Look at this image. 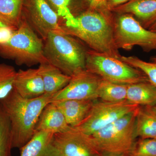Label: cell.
Here are the masks:
<instances>
[{
	"instance_id": "3",
	"label": "cell",
	"mask_w": 156,
	"mask_h": 156,
	"mask_svg": "<svg viewBox=\"0 0 156 156\" xmlns=\"http://www.w3.org/2000/svg\"><path fill=\"white\" fill-rule=\"evenodd\" d=\"M44 48L43 39L22 16L18 28L0 42V55L13 59L18 65L31 66L48 62Z\"/></svg>"
},
{
	"instance_id": "18",
	"label": "cell",
	"mask_w": 156,
	"mask_h": 156,
	"mask_svg": "<svg viewBox=\"0 0 156 156\" xmlns=\"http://www.w3.org/2000/svg\"><path fill=\"white\" fill-rule=\"evenodd\" d=\"M136 138L156 139V113L150 106H140L135 121Z\"/></svg>"
},
{
	"instance_id": "14",
	"label": "cell",
	"mask_w": 156,
	"mask_h": 156,
	"mask_svg": "<svg viewBox=\"0 0 156 156\" xmlns=\"http://www.w3.org/2000/svg\"><path fill=\"white\" fill-rule=\"evenodd\" d=\"M71 128L60 109L55 104L50 102L42 111L36 126L35 132L44 131L58 134L68 131Z\"/></svg>"
},
{
	"instance_id": "7",
	"label": "cell",
	"mask_w": 156,
	"mask_h": 156,
	"mask_svg": "<svg viewBox=\"0 0 156 156\" xmlns=\"http://www.w3.org/2000/svg\"><path fill=\"white\" fill-rule=\"evenodd\" d=\"M113 15L115 43L118 49L131 50L139 46L145 52L156 50V33L144 27L129 14Z\"/></svg>"
},
{
	"instance_id": "33",
	"label": "cell",
	"mask_w": 156,
	"mask_h": 156,
	"mask_svg": "<svg viewBox=\"0 0 156 156\" xmlns=\"http://www.w3.org/2000/svg\"><path fill=\"white\" fill-rule=\"evenodd\" d=\"M153 58H154V59H156V56H155V57H153Z\"/></svg>"
},
{
	"instance_id": "4",
	"label": "cell",
	"mask_w": 156,
	"mask_h": 156,
	"mask_svg": "<svg viewBox=\"0 0 156 156\" xmlns=\"http://www.w3.org/2000/svg\"><path fill=\"white\" fill-rule=\"evenodd\" d=\"M44 52L48 62L70 76L86 69L87 50L74 37L65 33L50 32Z\"/></svg>"
},
{
	"instance_id": "21",
	"label": "cell",
	"mask_w": 156,
	"mask_h": 156,
	"mask_svg": "<svg viewBox=\"0 0 156 156\" xmlns=\"http://www.w3.org/2000/svg\"><path fill=\"white\" fill-rule=\"evenodd\" d=\"M53 134L47 131H36L32 137L20 149V156H43Z\"/></svg>"
},
{
	"instance_id": "5",
	"label": "cell",
	"mask_w": 156,
	"mask_h": 156,
	"mask_svg": "<svg viewBox=\"0 0 156 156\" xmlns=\"http://www.w3.org/2000/svg\"><path fill=\"white\" fill-rule=\"evenodd\" d=\"M138 108L89 135L103 155L129 156L136 142L135 121Z\"/></svg>"
},
{
	"instance_id": "6",
	"label": "cell",
	"mask_w": 156,
	"mask_h": 156,
	"mask_svg": "<svg viewBox=\"0 0 156 156\" xmlns=\"http://www.w3.org/2000/svg\"><path fill=\"white\" fill-rule=\"evenodd\" d=\"M86 69L102 80L116 83L130 85L149 81L138 69L120 59L91 49L86 52Z\"/></svg>"
},
{
	"instance_id": "22",
	"label": "cell",
	"mask_w": 156,
	"mask_h": 156,
	"mask_svg": "<svg viewBox=\"0 0 156 156\" xmlns=\"http://www.w3.org/2000/svg\"><path fill=\"white\" fill-rule=\"evenodd\" d=\"M12 148L11 122L0 102V156H11Z\"/></svg>"
},
{
	"instance_id": "1",
	"label": "cell",
	"mask_w": 156,
	"mask_h": 156,
	"mask_svg": "<svg viewBox=\"0 0 156 156\" xmlns=\"http://www.w3.org/2000/svg\"><path fill=\"white\" fill-rule=\"evenodd\" d=\"M106 8L89 9L76 17L74 27H62L65 33L78 38L99 53L120 59L115 43L113 15Z\"/></svg>"
},
{
	"instance_id": "27",
	"label": "cell",
	"mask_w": 156,
	"mask_h": 156,
	"mask_svg": "<svg viewBox=\"0 0 156 156\" xmlns=\"http://www.w3.org/2000/svg\"><path fill=\"white\" fill-rule=\"evenodd\" d=\"M89 7V9H104L106 8V2L104 0H85Z\"/></svg>"
},
{
	"instance_id": "19",
	"label": "cell",
	"mask_w": 156,
	"mask_h": 156,
	"mask_svg": "<svg viewBox=\"0 0 156 156\" xmlns=\"http://www.w3.org/2000/svg\"><path fill=\"white\" fill-rule=\"evenodd\" d=\"M24 0H0V20L15 30L21 22Z\"/></svg>"
},
{
	"instance_id": "10",
	"label": "cell",
	"mask_w": 156,
	"mask_h": 156,
	"mask_svg": "<svg viewBox=\"0 0 156 156\" xmlns=\"http://www.w3.org/2000/svg\"><path fill=\"white\" fill-rule=\"evenodd\" d=\"M22 16L44 41L50 32L64 33L60 17L47 0H24Z\"/></svg>"
},
{
	"instance_id": "28",
	"label": "cell",
	"mask_w": 156,
	"mask_h": 156,
	"mask_svg": "<svg viewBox=\"0 0 156 156\" xmlns=\"http://www.w3.org/2000/svg\"><path fill=\"white\" fill-rule=\"evenodd\" d=\"M130 1L131 0H107L106 2L107 9L110 11L111 9L123 5Z\"/></svg>"
},
{
	"instance_id": "9",
	"label": "cell",
	"mask_w": 156,
	"mask_h": 156,
	"mask_svg": "<svg viewBox=\"0 0 156 156\" xmlns=\"http://www.w3.org/2000/svg\"><path fill=\"white\" fill-rule=\"evenodd\" d=\"M43 156H103L89 135L71 128L53 134Z\"/></svg>"
},
{
	"instance_id": "30",
	"label": "cell",
	"mask_w": 156,
	"mask_h": 156,
	"mask_svg": "<svg viewBox=\"0 0 156 156\" xmlns=\"http://www.w3.org/2000/svg\"><path fill=\"white\" fill-rule=\"evenodd\" d=\"M148 30L156 33V20L150 27Z\"/></svg>"
},
{
	"instance_id": "17",
	"label": "cell",
	"mask_w": 156,
	"mask_h": 156,
	"mask_svg": "<svg viewBox=\"0 0 156 156\" xmlns=\"http://www.w3.org/2000/svg\"><path fill=\"white\" fill-rule=\"evenodd\" d=\"M126 101L139 106H153L156 104V87L149 81L128 85Z\"/></svg>"
},
{
	"instance_id": "13",
	"label": "cell",
	"mask_w": 156,
	"mask_h": 156,
	"mask_svg": "<svg viewBox=\"0 0 156 156\" xmlns=\"http://www.w3.org/2000/svg\"><path fill=\"white\" fill-rule=\"evenodd\" d=\"M110 11L116 14H131L148 29L156 20V0H131Z\"/></svg>"
},
{
	"instance_id": "31",
	"label": "cell",
	"mask_w": 156,
	"mask_h": 156,
	"mask_svg": "<svg viewBox=\"0 0 156 156\" xmlns=\"http://www.w3.org/2000/svg\"><path fill=\"white\" fill-rule=\"evenodd\" d=\"M151 107V108L154 111V112H155L156 113V104L154 106Z\"/></svg>"
},
{
	"instance_id": "23",
	"label": "cell",
	"mask_w": 156,
	"mask_h": 156,
	"mask_svg": "<svg viewBox=\"0 0 156 156\" xmlns=\"http://www.w3.org/2000/svg\"><path fill=\"white\" fill-rule=\"evenodd\" d=\"M120 59L141 71L147 76L151 83L156 87V59L152 58L151 62H147L136 56H122Z\"/></svg>"
},
{
	"instance_id": "15",
	"label": "cell",
	"mask_w": 156,
	"mask_h": 156,
	"mask_svg": "<svg viewBox=\"0 0 156 156\" xmlns=\"http://www.w3.org/2000/svg\"><path fill=\"white\" fill-rule=\"evenodd\" d=\"M96 100H65L52 102L61 111L68 124L75 128L87 118Z\"/></svg>"
},
{
	"instance_id": "8",
	"label": "cell",
	"mask_w": 156,
	"mask_h": 156,
	"mask_svg": "<svg viewBox=\"0 0 156 156\" xmlns=\"http://www.w3.org/2000/svg\"><path fill=\"white\" fill-rule=\"evenodd\" d=\"M139 106L127 101L110 102L98 99L87 118L80 125L74 128L89 136L136 110Z\"/></svg>"
},
{
	"instance_id": "25",
	"label": "cell",
	"mask_w": 156,
	"mask_h": 156,
	"mask_svg": "<svg viewBox=\"0 0 156 156\" xmlns=\"http://www.w3.org/2000/svg\"><path fill=\"white\" fill-rule=\"evenodd\" d=\"M50 5L59 17L63 18L64 23L62 27H74L76 25V20L69 9L71 0H47Z\"/></svg>"
},
{
	"instance_id": "34",
	"label": "cell",
	"mask_w": 156,
	"mask_h": 156,
	"mask_svg": "<svg viewBox=\"0 0 156 156\" xmlns=\"http://www.w3.org/2000/svg\"><path fill=\"white\" fill-rule=\"evenodd\" d=\"M104 1H105V2H107V0H104Z\"/></svg>"
},
{
	"instance_id": "12",
	"label": "cell",
	"mask_w": 156,
	"mask_h": 156,
	"mask_svg": "<svg viewBox=\"0 0 156 156\" xmlns=\"http://www.w3.org/2000/svg\"><path fill=\"white\" fill-rule=\"evenodd\" d=\"M14 89L26 99L37 98L45 94L44 82L38 69H20L17 72Z\"/></svg>"
},
{
	"instance_id": "26",
	"label": "cell",
	"mask_w": 156,
	"mask_h": 156,
	"mask_svg": "<svg viewBox=\"0 0 156 156\" xmlns=\"http://www.w3.org/2000/svg\"><path fill=\"white\" fill-rule=\"evenodd\" d=\"M129 156H156V139L139 138Z\"/></svg>"
},
{
	"instance_id": "24",
	"label": "cell",
	"mask_w": 156,
	"mask_h": 156,
	"mask_svg": "<svg viewBox=\"0 0 156 156\" xmlns=\"http://www.w3.org/2000/svg\"><path fill=\"white\" fill-rule=\"evenodd\" d=\"M16 73L13 66L0 63V101L6 98L14 90Z\"/></svg>"
},
{
	"instance_id": "32",
	"label": "cell",
	"mask_w": 156,
	"mask_h": 156,
	"mask_svg": "<svg viewBox=\"0 0 156 156\" xmlns=\"http://www.w3.org/2000/svg\"><path fill=\"white\" fill-rule=\"evenodd\" d=\"M103 156H125L123 155H105Z\"/></svg>"
},
{
	"instance_id": "20",
	"label": "cell",
	"mask_w": 156,
	"mask_h": 156,
	"mask_svg": "<svg viewBox=\"0 0 156 156\" xmlns=\"http://www.w3.org/2000/svg\"><path fill=\"white\" fill-rule=\"evenodd\" d=\"M128 85L112 83L101 79L98 89V98L107 102L125 101L127 98Z\"/></svg>"
},
{
	"instance_id": "11",
	"label": "cell",
	"mask_w": 156,
	"mask_h": 156,
	"mask_svg": "<svg viewBox=\"0 0 156 156\" xmlns=\"http://www.w3.org/2000/svg\"><path fill=\"white\" fill-rule=\"evenodd\" d=\"M101 79L85 69L72 76L63 89L53 95L51 102L65 100L98 99V89Z\"/></svg>"
},
{
	"instance_id": "2",
	"label": "cell",
	"mask_w": 156,
	"mask_h": 156,
	"mask_svg": "<svg viewBox=\"0 0 156 156\" xmlns=\"http://www.w3.org/2000/svg\"><path fill=\"white\" fill-rule=\"evenodd\" d=\"M53 95L45 94L37 98L26 99L14 89L0 101L11 122L12 148H21L34 136L39 117Z\"/></svg>"
},
{
	"instance_id": "16",
	"label": "cell",
	"mask_w": 156,
	"mask_h": 156,
	"mask_svg": "<svg viewBox=\"0 0 156 156\" xmlns=\"http://www.w3.org/2000/svg\"><path fill=\"white\" fill-rule=\"evenodd\" d=\"M37 69L44 82L45 94L54 95L66 87L71 79L49 62L39 64Z\"/></svg>"
},
{
	"instance_id": "29",
	"label": "cell",
	"mask_w": 156,
	"mask_h": 156,
	"mask_svg": "<svg viewBox=\"0 0 156 156\" xmlns=\"http://www.w3.org/2000/svg\"><path fill=\"white\" fill-rule=\"evenodd\" d=\"M14 30L0 20V30Z\"/></svg>"
}]
</instances>
